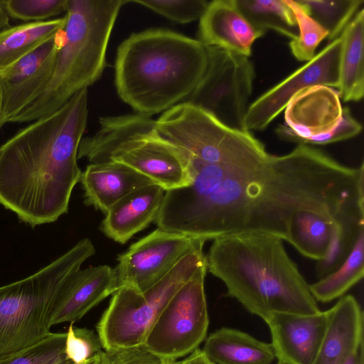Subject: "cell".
<instances>
[{
  "label": "cell",
  "instance_id": "cell-1",
  "mask_svg": "<svg viewBox=\"0 0 364 364\" xmlns=\"http://www.w3.org/2000/svg\"><path fill=\"white\" fill-rule=\"evenodd\" d=\"M190 162L193 183L165 192L154 223L205 242L242 232L286 240L298 210L335 218L364 202L363 162L346 166L310 145L235 162Z\"/></svg>",
  "mask_w": 364,
  "mask_h": 364
},
{
  "label": "cell",
  "instance_id": "cell-2",
  "mask_svg": "<svg viewBox=\"0 0 364 364\" xmlns=\"http://www.w3.org/2000/svg\"><path fill=\"white\" fill-rule=\"evenodd\" d=\"M87 89L80 90L0 146V204L32 228L68 210L82 173L77 151L87 123Z\"/></svg>",
  "mask_w": 364,
  "mask_h": 364
},
{
  "label": "cell",
  "instance_id": "cell-3",
  "mask_svg": "<svg viewBox=\"0 0 364 364\" xmlns=\"http://www.w3.org/2000/svg\"><path fill=\"white\" fill-rule=\"evenodd\" d=\"M206 259L208 271L223 282L227 295L264 321L275 313L321 311L279 237L259 232L225 235L213 240Z\"/></svg>",
  "mask_w": 364,
  "mask_h": 364
},
{
  "label": "cell",
  "instance_id": "cell-4",
  "mask_svg": "<svg viewBox=\"0 0 364 364\" xmlns=\"http://www.w3.org/2000/svg\"><path fill=\"white\" fill-rule=\"evenodd\" d=\"M207 64L206 47L198 39L165 28L133 33L117 50V93L138 114L164 112L191 95Z\"/></svg>",
  "mask_w": 364,
  "mask_h": 364
},
{
  "label": "cell",
  "instance_id": "cell-5",
  "mask_svg": "<svg viewBox=\"0 0 364 364\" xmlns=\"http://www.w3.org/2000/svg\"><path fill=\"white\" fill-rule=\"evenodd\" d=\"M126 4L127 0H69L53 75L10 122H31L48 115L100 78L113 27Z\"/></svg>",
  "mask_w": 364,
  "mask_h": 364
},
{
  "label": "cell",
  "instance_id": "cell-6",
  "mask_svg": "<svg viewBox=\"0 0 364 364\" xmlns=\"http://www.w3.org/2000/svg\"><path fill=\"white\" fill-rule=\"evenodd\" d=\"M92 136L82 138L77 159L90 164L114 161L127 166L165 191L191 185L189 161L156 134V120L141 114L101 117Z\"/></svg>",
  "mask_w": 364,
  "mask_h": 364
},
{
  "label": "cell",
  "instance_id": "cell-7",
  "mask_svg": "<svg viewBox=\"0 0 364 364\" xmlns=\"http://www.w3.org/2000/svg\"><path fill=\"white\" fill-rule=\"evenodd\" d=\"M84 238L31 275L0 287V355L36 344L52 332L53 302L66 282L95 255Z\"/></svg>",
  "mask_w": 364,
  "mask_h": 364
},
{
  "label": "cell",
  "instance_id": "cell-8",
  "mask_svg": "<svg viewBox=\"0 0 364 364\" xmlns=\"http://www.w3.org/2000/svg\"><path fill=\"white\" fill-rule=\"evenodd\" d=\"M207 262L203 249L188 254L144 292L119 287L97 325L105 350L142 346L156 317L175 292Z\"/></svg>",
  "mask_w": 364,
  "mask_h": 364
},
{
  "label": "cell",
  "instance_id": "cell-9",
  "mask_svg": "<svg viewBox=\"0 0 364 364\" xmlns=\"http://www.w3.org/2000/svg\"><path fill=\"white\" fill-rule=\"evenodd\" d=\"M205 47V72L182 102L207 111L230 128L246 132L245 118L255 77L254 64L245 55L215 46Z\"/></svg>",
  "mask_w": 364,
  "mask_h": 364
},
{
  "label": "cell",
  "instance_id": "cell-10",
  "mask_svg": "<svg viewBox=\"0 0 364 364\" xmlns=\"http://www.w3.org/2000/svg\"><path fill=\"white\" fill-rule=\"evenodd\" d=\"M207 262L171 297L151 327L143 346L176 360L190 354L205 340L209 318L205 294Z\"/></svg>",
  "mask_w": 364,
  "mask_h": 364
},
{
  "label": "cell",
  "instance_id": "cell-11",
  "mask_svg": "<svg viewBox=\"0 0 364 364\" xmlns=\"http://www.w3.org/2000/svg\"><path fill=\"white\" fill-rule=\"evenodd\" d=\"M205 241L156 228L117 257L118 287L144 292L162 279L185 256L203 250Z\"/></svg>",
  "mask_w": 364,
  "mask_h": 364
},
{
  "label": "cell",
  "instance_id": "cell-12",
  "mask_svg": "<svg viewBox=\"0 0 364 364\" xmlns=\"http://www.w3.org/2000/svg\"><path fill=\"white\" fill-rule=\"evenodd\" d=\"M341 38L333 41L313 59L268 90L248 106L245 125L247 131H263L304 89L315 85L337 87Z\"/></svg>",
  "mask_w": 364,
  "mask_h": 364
},
{
  "label": "cell",
  "instance_id": "cell-13",
  "mask_svg": "<svg viewBox=\"0 0 364 364\" xmlns=\"http://www.w3.org/2000/svg\"><path fill=\"white\" fill-rule=\"evenodd\" d=\"M337 90L325 85L306 87L298 92L284 111V124L276 129L282 140L303 144L305 141L333 131L342 118Z\"/></svg>",
  "mask_w": 364,
  "mask_h": 364
},
{
  "label": "cell",
  "instance_id": "cell-14",
  "mask_svg": "<svg viewBox=\"0 0 364 364\" xmlns=\"http://www.w3.org/2000/svg\"><path fill=\"white\" fill-rule=\"evenodd\" d=\"M63 42V31L0 74L1 108L7 123L50 81Z\"/></svg>",
  "mask_w": 364,
  "mask_h": 364
},
{
  "label": "cell",
  "instance_id": "cell-15",
  "mask_svg": "<svg viewBox=\"0 0 364 364\" xmlns=\"http://www.w3.org/2000/svg\"><path fill=\"white\" fill-rule=\"evenodd\" d=\"M328 321V311L310 315L275 313L264 321L278 363L314 364Z\"/></svg>",
  "mask_w": 364,
  "mask_h": 364
},
{
  "label": "cell",
  "instance_id": "cell-16",
  "mask_svg": "<svg viewBox=\"0 0 364 364\" xmlns=\"http://www.w3.org/2000/svg\"><path fill=\"white\" fill-rule=\"evenodd\" d=\"M114 268L103 264L80 269L63 285L51 308L50 326L79 321L118 289Z\"/></svg>",
  "mask_w": 364,
  "mask_h": 364
},
{
  "label": "cell",
  "instance_id": "cell-17",
  "mask_svg": "<svg viewBox=\"0 0 364 364\" xmlns=\"http://www.w3.org/2000/svg\"><path fill=\"white\" fill-rule=\"evenodd\" d=\"M266 32L256 30L237 8L236 0L208 2L199 19L198 39L205 46L218 47L250 57L253 43Z\"/></svg>",
  "mask_w": 364,
  "mask_h": 364
},
{
  "label": "cell",
  "instance_id": "cell-18",
  "mask_svg": "<svg viewBox=\"0 0 364 364\" xmlns=\"http://www.w3.org/2000/svg\"><path fill=\"white\" fill-rule=\"evenodd\" d=\"M328 311V321L314 364H343L363 343V313L355 298L344 295Z\"/></svg>",
  "mask_w": 364,
  "mask_h": 364
},
{
  "label": "cell",
  "instance_id": "cell-19",
  "mask_svg": "<svg viewBox=\"0 0 364 364\" xmlns=\"http://www.w3.org/2000/svg\"><path fill=\"white\" fill-rule=\"evenodd\" d=\"M80 182L85 204L105 214L127 195L155 183L133 168L114 161L89 164L82 171Z\"/></svg>",
  "mask_w": 364,
  "mask_h": 364
},
{
  "label": "cell",
  "instance_id": "cell-20",
  "mask_svg": "<svg viewBox=\"0 0 364 364\" xmlns=\"http://www.w3.org/2000/svg\"><path fill=\"white\" fill-rule=\"evenodd\" d=\"M165 192L161 186L152 183L127 195L105 213L100 224L101 231L109 239L125 244L154 222Z\"/></svg>",
  "mask_w": 364,
  "mask_h": 364
},
{
  "label": "cell",
  "instance_id": "cell-21",
  "mask_svg": "<svg viewBox=\"0 0 364 364\" xmlns=\"http://www.w3.org/2000/svg\"><path fill=\"white\" fill-rule=\"evenodd\" d=\"M202 350L215 364H270L275 358L271 343L228 327L210 333Z\"/></svg>",
  "mask_w": 364,
  "mask_h": 364
},
{
  "label": "cell",
  "instance_id": "cell-22",
  "mask_svg": "<svg viewBox=\"0 0 364 364\" xmlns=\"http://www.w3.org/2000/svg\"><path fill=\"white\" fill-rule=\"evenodd\" d=\"M338 92L344 102H359L364 94V9L361 8L340 36Z\"/></svg>",
  "mask_w": 364,
  "mask_h": 364
},
{
  "label": "cell",
  "instance_id": "cell-23",
  "mask_svg": "<svg viewBox=\"0 0 364 364\" xmlns=\"http://www.w3.org/2000/svg\"><path fill=\"white\" fill-rule=\"evenodd\" d=\"M67 16L23 23L0 32V74L60 33Z\"/></svg>",
  "mask_w": 364,
  "mask_h": 364
},
{
  "label": "cell",
  "instance_id": "cell-24",
  "mask_svg": "<svg viewBox=\"0 0 364 364\" xmlns=\"http://www.w3.org/2000/svg\"><path fill=\"white\" fill-rule=\"evenodd\" d=\"M333 220L320 212L298 210L289 221L286 241L304 257L318 261L328 249Z\"/></svg>",
  "mask_w": 364,
  "mask_h": 364
},
{
  "label": "cell",
  "instance_id": "cell-25",
  "mask_svg": "<svg viewBox=\"0 0 364 364\" xmlns=\"http://www.w3.org/2000/svg\"><path fill=\"white\" fill-rule=\"evenodd\" d=\"M364 228V206L341 213L334 218L331 237L324 257L317 261L316 274L323 278L337 269L351 252Z\"/></svg>",
  "mask_w": 364,
  "mask_h": 364
},
{
  "label": "cell",
  "instance_id": "cell-26",
  "mask_svg": "<svg viewBox=\"0 0 364 364\" xmlns=\"http://www.w3.org/2000/svg\"><path fill=\"white\" fill-rule=\"evenodd\" d=\"M363 275L364 228L360 230L345 262L334 272L309 284V290L316 302L328 303L344 296L363 279Z\"/></svg>",
  "mask_w": 364,
  "mask_h": 364
},
{
  "label": "cell",
  "instance_id": "cell-27",
  "mask_svg": "<svg viewBox=\"0 0 364 364\" xmlns=\"http://www.w3.org/2000/svg\"><path fill=\"white\" fill-rule=\"evenodd\" d=\"M236 4L256 30H273L291 39L297 36L295 16L284 0H236Z\"/></svg>",
  "mask_w": 364,
  "mask_h": 364
},
{
  "label": "cell",
  "instance_id": "cell-28",
  "mask_svg": "<svg viewBox=\"0 0 364 364\" xmlns=\"http://www.w3.org/2000/svg\"><path fill=\"white\" fill-rule=\"evenodd\" d=\"M297 2L327 32L329 43L340 37L363 0H299Z\"/></svg>",
  "mask_w": 364,
  "mask_h": 364
},
{
  "label": "cell",
  "instance_id": "cell-29",
  "mask_svg": "<svg viewBox=\"0 0 364 364\" xmlns=\"http://www.w3.org/2000/svg\"><path fill=\"white\" fill-rule=\"evenodd\" d=\"M66 333H51L36 344L0 355V364H74L65 353Z\"/></svg>",
  "mask_w": 364,
  "mask_h": 364
},
{
  "label": "cell",
  "instance_id": "cell-30",
  "mask_svg": "<svg viewBox=\"0 0 364 364\" xmlns=\"http://www.w3.org/2000/svg\"><path fill=\"white\" fill-rule=\"evenodd\" d=\"M292 10L298 26L297 36L289 43L292 55L299 61L309 62L316 55L320 43L328 32L311 18L297 1L284 0Z\"/></svg>",
  "mask_w": 364,
  "mask_h": 364
},
{
  "label": "cell",
  "instance_id": "cell-31",
  "mask_svg": "<svg viewBox=\"0 0 364 364\" xmlns=\"http://www.w3.org/2000/svg\"><path fill=\"white\" fill-rule=\"evenodd\" d=\"M69 0H4L9 18L26 23L45 21L66 12Z\"/></svg>",
  "mask_w": 364,
  "mask_h": 364
},
{
  "label": "cell",
  "instance_id": "cell-32",
  "mask_svg": "<svg viewBox=\"0 0 364 364\" xmlns=\"http://www.w3.org/2000/svg\"><path fill=\"white\" fill-rule=\"evenodd\" d=\"M128 3L141 5L181 24L200 19L208 4L205 0H127Z\"/></svg>",
  "mask_w": 364,
  "mask_h": 364
},
{
  "label": "cell",
  "instance_id": "cell-33",
  "mask_svg": "<svg viewBox=\"0 0 364 364\" xmlns=\"http://www.w3.org/2000/svg\"><path fill=\"white\" fill-rule=\"evenodd\" d=\"M66 333L65 353L74 364H82L102 351L100 339L92 330L71 323Z\"/></svg>",
  "mask_w": 364,
  "mask_h": 364
},
{
  "label": "cell",
  "instance_id": "cell-34",
  "mask_svg": "<svg viewBox=\"0 0 364 364\" xmlns=\"http://www.w3.org/2000/svg\"><path fill=\"white\" fill-rule=\"evenodd\" d=\"M173 360L158 356L142 346L105 350L103 364H170Z\"/></svg>",
  "mask_w": 364,
  "mask_h": 364
},
{
  "label": "cell",
  "instance_id": "cell-35",
  "mask_svg": "<svg viewBox=\"0 0 364 364\" xmlns=\"http://www.w3.org/2000/svg\"><path fill=\"white\" fill-rule=\"evenodd\" d=\"M362 130V125L351 114L348 107L343 108L342 118L338 125L326 134L309 139L303 144L326 145L355 136Z\"/></svg>",
  "mask_w": 364,
  "mask_h": 364
},
{
  "label": "cell",
  "instance_id": "cell-36",
  "mask_svg": "<svg viewBox=\"0 0 364 364\" xmlns=\"http://www.w3.org/2000/svg\"><path fill=\"white\" fill-rule=\"evenodd\" d=\"M183 360L184 364H215L207 358L203 351L199 348L195 349Z\"/></svg>",
  "mask_w": 364,
  "mask_h": 364
},
{
  "label": "cell",
  "instance_id": "cell-37",
  "mask_svg": "<svg viewBox=\"0 0 364 364\" xmlns=\"http://www.w3.org/2000/svg\"><path fill=\"white\" fill-rule=\"evenodd\" d=\"M9 18L5 9L4 0H0V32L11 26Z\"/></svg>",
  "mask_w": 364,
  "mask_h": 364
},
{
  "label": "cell",
  "instance_id": "cell-38",
  "mask_svg": "<svg viewBox=\"0 0 364 364\" xmlns=\"http://www.w3.org/2000/svg\"><path fill=\"white\" fill-rule=\"evenodd\" d=\"M363 343L358 351L353 353L343 364H364Z\"/></svg>",
  "mask_w": 364,
  "mask_h": 364
},
{
  "label": "cell",
  "instance_id": "cell-39",
  "mask_svg": "<svg viewBox=\"0 0 364 364\" xmlns=\"http://www.w3.org/2000/svg\"><path fill=\"white\" fill-rule=\"evenodd\" d=\"M104 361V351L102 350L99 354L93 357L92 359L82 363V364H103Z\"/></svg>",
  "mask_w": 364,
  "mask_h": 364
},
{
  "label": "cell",
  "instance_id": "cell-40",
  "mask_svg": "<svg viewBox=\"0 0 364 364\" xmlns=\"http://www.w3.org/2000/svg\"><path fill=\"white\" fill-rule=\"evenodd\" d=\"M7 123L6 119L4 117L1 108V95L0 87V129Z\"/></svg>",
  "mask_w": 364,
  "mask_h": 364
},
{
  "label": "cell",
  "instance_id": "cell-41",
  "mask_svg": "<svg viewBox=\"0 0 364 364\" xmlns=\"http://www.w3.org/2000/svg\"><path fill=\"white\" fill-rule=\"evenodd\" d=\"M170 364H184V363L183 360L179 361L173 360Z\"/></svg>",
  "mask_w": 364,
  "mask_h": 364
},
{
  "label": "cell",
  "instance_id": "cell-42",
  "mask_svg": "<svg viewBox=\"0 0 364 364\" xmlns=\"http://www.w3.org/2000/svg\"><path fill=\"white\" fill-rule=\"evenodd\" d=\"M277 364H284V363H278Z\"/></svg>",
  "mask_w": 364,
  "mask_h": 364
}]
</instances>
